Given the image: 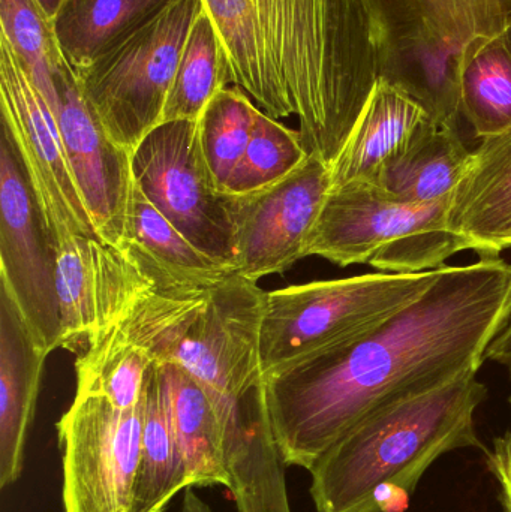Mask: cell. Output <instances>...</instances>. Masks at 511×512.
Here are the masks:
<instances>
[{"instance_id":"1","label":"cell","mask_w":511,"mask_h":512,"mask_svg":"<svg viewBox=\"0 0 511 512\" xmlns=\"http://www.w3.org/2000/svg\"><path fill=\"white\" fill-rule=\"evenodd\" d=\"M511 319V264L446 265L413 303L363 336L264 375L285 466L309 469L351 427L396 400L479 373Z\"/></svg>"},{"instance_id":"2","label":"cell","mask_w":511,"mask_h":512,"mask_svg":"<svg viewBox=\"0 0 511 512\" xmlns=\"http://www.w3.org/2000/svg\"><path fill=\"white\" fill-rule=\"evenodd\" d=\"M231 83L273 119L296 116L309 155L332 165L378 81L362 0H201Z\"/></svg>"},{"instance_id":"3","label":"cell","mask_w":511,"mask_h":512,"mask_svg":"<svg viewBox=\"0 0 511 512\" xmlns=\"http://www.w3.org/2000/svg\"><path fill=\"white\" fill-rule=\"evenodd\" d=\"M488 397L477 373L389 403L351 427L314 463L318 512H405L429 468L444 454L488 448L476 412Z\"/></svg>"},{"instance_id":"4","label":"cell","mask_w":511,"mask_h":512,"mask_svg":"<svg viewBox=\"0 0 511 512\" xmlns=\"http://www.w3.org/2000/svg\"><path fill=\"white\" fill-rule=\"evenodd\" d=\"M453 197L408 203L374 183L332 189L309 236L306 256L339 267L369 264L380 273L416 274L446 267L462 251H473L452 233Z\"/></svg>"},{"instance_id":"5","label":"cell","mask_w":511,"mask_h":512,"mask_svg":"<svg viewBox=\"0 0 511 512\" xmlns=\"http://www.w3.org/2000/svg\"><path fill=\"white\" fill-rule=\"evenodd\" d=\"M440 271H377L267 292L260 334L263 375L374 330L422 297Z\"/></svg>"},{"instance_id":"6","label":"cell","mask_w":511,"mask_h":512,"mask_svg":"<svg viewBox=\"0 0 511 512\" xmlns=\"http://www.w3.org/2000/svg\"><path fill=\"white\" fill-rule=\"evenodd\" d=\"M201 11V0H176L119 47L74 71L105 131L126 152L161 125L183 47Z\"/></svg>"},{"instance_id":"7","label":"cell","mask_w":511,"mask_h":512,"mask_svg":"<svg viewBox=\"0 0 511 512\" xmlns=\"http://www.w3.org/2000/svg\"><path fill=\"white\" fill-rule=\"evenodd\" d=\"M131 170L135 185L198 251L236 271L228 195L201 158L197 122L156 126L131 153Z\"/></svg>"},{"instance_id":"8","label":"cell","mask_w":511,"mask_h":512,"mask_svg":"<svg viewBox=\"0 0 511 512\" xmlns=\"http://www.w3.org/2000/svg\"><path fill=\"white\" fill-rule=\"evenodd\" d=\"M143 396L132 409L77 396L57 423L65 512H135Z\"/></svg>"},{"instance_id":"9","label":"cell","mask_w":511,"mask_h":512,"mask_svg":"<svg viewBox=\"0 0 511 512\" xmlns=\"http://www.w3.org/2000/svg\"><path fill=\"white\" fill-rule=\"evenodd\" d=\"M266 294L255 280L231 274L213 288L162 363L191 373L215 406L264 390L260 334Z\"/></svg>"},{"instance_id":"10","label":"cell","mask_w":511,"mask_h":512,"mask_svg":"<svg viewBox=\"0 0 511 512\" xmlns=\"http://www.w3.org/2000/svg\"><path fill=\"white\" fill-rule=\"evenodd\" d=\"M57 252L20 150L8 126L0 135V286L14 298L36 343L60 348Z\"/></svg>"},{"instance_id":"11","label":"cell","mask_w":511,"mask_h":512,"mask_svg":"<svg viewBox=\"0 0 511 512\" xmlns=\"http://www.w3.org/2000/svg\"><path fill=\"white\" fill-rule=\"evenodd\" d=\"M0 111L20 150L54 245L74 236L101 240L69 165L56 117L21 60L0 39Z\"/></svg>"},{"instance_id":"12","label":"cell","mask_w":511,"mask_h":512,"mask_svg":"<svg viewBox=\"0 0 511 512\" xmlns=\"http://www.w3.org/2000/svg\"><path fill=\"white\" fill-rule=\"evenodd\" d=\"M332 191V165L309 155L293 173L260 191L228 195L236 273L258 280L306 258L309 236Z\"/></svg>"},{"instance_id":"13","label":"cell","mask_w":511,"mask_h":512,"mask_svg":"<svg viewBox=\"0 0 511 512\" xmlns=\"http://www.w3.org/2000/svg\"><path fill=\"white\" fill-rule=\"evenodd\" d=\"M56 98L50 105L75 182L96 234L117 246L125 237L131 195V153L117 146L84 98L68 62L54 74Z\"/></svg>"},{"instance_id":"14","label":"cell","mask_w":511,"mask_h":512,"mask_svg":"<svg viewBox=\"0 0 511 512\" xmlns=\"http://www.w3.org/2000/svg\"><path fill=\"white\" fill-rule=\"evenodd\" d=\"M48 354L0 286V487L17 483Z\"/></svg>"},{"instance_id":"15","label":"cell","mask_w":511,"mask_h":512,"mask_svg":"<svg viewBox=\"0 0 511 512\" xmlns=\"http://www.w3.org/2000/svg\"><path fill=\"white\" fill-rule=\"evenodd\" d=\"M375 47L378 80L410 96L435 125L458 131L462 50L428 30L380 39Z\"/></svg>"},{"instance_id":"16","label":"cell","mask_w":511,"mask_h":512,"mask_svg":"<svg viewBox=\"0 0 511 512\" xmlns=\"http://www.w3.org/2000/svg\"><path fill=\"white\" fill-rule=\"evenodd\" d=\"M449 228L465 237L480 258L511 249V129L473 150L453 195Z\"/></svg>"},{"instance_id":"17","label":"cell","mask_w":511,"mask_h":512,"mask_svg":"<svg viewBox=\"0 0 511 512\" xmlns=\"http://www.w3.org/2000/svg\"><path fill=\"white\" fill-rule=\"evenodd\" d=\"M410 96L378 80L347 143L332 164V189L348 183H375L431 123Z\"/></svg>"},{"instance_id":"18","label":"cell","mask_w":511,"mask_h":512,"mask_svg":"<svg viewBox=\"0 0 511 512\" xmlns=\"http://www.w3.org/2000/svg\"><path fill=\"white\" fill-rule=\"evenodd\" d=\"M374 41L428 30L455 48L480 36L503 35L511 0H362Z\"/></svg>"},{"instance_id":"19","label":"cell","mask_w":511,"mask_h":512,"mask_svg":"<svg viewBox=\"0 0 511 512\" xmlns=\"http://www.w3.org/2000/svg\"><path fill=\"white\" fill-rule=\"evenodd\" d=\"M161 367L177 444L188 469L191 487H230L224 457V429L203 385L174 363Z\"/></svg>"},{"instance_id":"20","label":"cell","mask_w":511,"mask_h":512,"mask_svg":"<svg viewBox=\"0 0 511 512\" xmlns=\"http://www.w3.org/2000/svg\"><path fill=\"white\" fill-rule=\"evenodd\" d=\"M176 0H66L54 17L60 50L74 71L119 47Z\"/></svg>"},{"instance_id":"21","label":"cell","mask_w":511,"mask_h":512,"mask_svg":"<svg viewBox=\"0 0 511 512\" xmlns=\"http://www.w3.org/2000/svg\"><path fill=\"white\" fill-rule=\"evenodd\" d=\"M188 487V469L174 435L164 376L161 367L153 363L143 388L135 512H165L174 496Z\"/></svg>"},{"instance_id":"22","label":"cell","mask_w":511,"mask_h":512,"mask_svg":"<svg viewBox=\"0 0 511 512\" xmlns=\"http://www.w3.org/2000/svg\"><path fill=\"white\" fill-rule=\"evenodd\" d=\"M471 161L473 150L458 131L431 122L374 185L408 203H434L455 195Z\"/></svg>"},{"instance_id":"23","label":"cell","mask_w":511,"mask_h":512,"mask_svg":"<svg viewBox=\"0 0 511 512\" xmlns=\"http://www.w3.org/2000/svg\"><path fill=\"white\" fill-rule=\"evenodd\" d=\"M461 114L480 140L511 129V53L503 35L480 36L461 53Z\"/></svg>"},{"instance_id":"24","label":"cell","mask_w":511,"mask_h":512,"mask_svg":"<svg viewBox=\"0 0 511 512\" xmlns=\"http://www.w3.org/2000/svg\"><path fill=\"white\" fill-rule=\"evenodd\" d=\"M150 259L179 279L200 285H218L236 273L198 251L146 197L132 185L126 210L125 237Z\"/></svg>"},{"instance_id":"25","label":"cell","mask_w":511,"mask_h":512,"mask_svg":"<svg viewBox=\"0 0 511 512\" xmlns=\"http://www.w3.org/2000/svg\"><path fill=\"white\" fill-rule=\"evenodd\" d=\"M231 83L230 66L216 27L201 11L189 32L165 102L162 122H198L207 105Z\"/></svg>"},{"instance_id":"26","label":"cell","mask_w":511,"mask_h":512,"mask_svg":"<svg viewBox=\"0 0 511 512\" xmlns=\"http://www.w3.org/2000/svg\"><path fill=\"white\" fill-rule=\"evenodd\" d=\"M260 108L239 87H225L207 105L197 122L198 147L218 191L228 182L251 140Z\"/></svg>"},{"instance_id":"27","label":"cell","mask_w":511,"mask_h":512,"mask_svg":"<svg viewBox=\"0 0 511 512\" xmlns=\"http://www.w3.org/2000/svg\"><path fill=\"white\" fill-rule=\"evenodd\" d=\"M153 363L135 346L111 339L90 340L75 360V394L104 397L120 409L135 408Z\"/></svg>"},{"instance_id":"28","label":"cell","mask_w":511,"mask_h":512,"mask_svg":"<svg viewBox=\"0 0 511 512\" xmlns=\"http://www.w3.org/2000/svg\"><path fill=\"white\" fill-rule=\"evenodd\" d=\"M0 29V39L17 54L48 105L53 104L54 74L66 63L53 18L36 0H0Z\"/></svg>"},{"instance_id":"29","label":"cell","mask_w":511,"mask_h":512,"mask_svg":"<svg viewBox=\"0 0 511 512\" xmlns=\"http://www.w3.org/2000/svg\"><path fill=\"white\" fill-rule=\"evenodd\" d=\"M93 240L74 236L57 246V297L62 337L60 348L80 355L96 321V276Z\"/></svg>"},{"instance_id":"30","label":"cell","mask_w":511,"mask_h":512,"mask_svg":"<svg viewBox=\"0 0 511 512\" xmlns=\"http://www.w3.org/2000/svg\"><path fill=\"white\" fill-rule=\"evenodd\" d=\"M308 156L299 131L260 110L245 155L225 194L245 195L267 188L293 173Z\"/></svg>"},{"instance_id":"31","label":"cell","mask_w":511,"mask_h":512,"mask_svg":"<svg viewBox=\"0 0 511 512\" xmlns=\"http://www.w3.org/2000/svg\"><path fill=\"white\" fill-rule=\"evenodd\" d=\"M489 471L501 487V501L506 512H511V429L494 439L491 450L485 453Z\"/></svg>"},{"instance_id":"32","label":"cell","mask_w":511,"mask_h":512,"mask_svg":"<svg viewBox=\"0 0 511 512\" xmlns=\"http://www.w3.org/2000/svg\"><path fill=\"white\" fill-rule=\"evenodd\" d=\"M486 360L500 364L511 376V319L503 331L495 337L486 351Z\"/></svg>"},{"instance_id":"33","label":"cell","mask_w":511,"mask_h":512,"mask_svg":"<svg viewBox=\"0 0 511 512\" xmlns=\"http://www.w3.org/2000/svg\"><path fill=\"white\" fill-rule=\"evenodd\" d=\"M182 512H212L209 505L194 492V487L183 490Z\"/></svg>"},{"instance_id":"34","label":"cell","mask_w":511,"mask_h":512,"mask_svg":"<svg viewBox=\"0 0 511 512\" xmlns=\"http://www.w3.org/2000/svg\"><path fill=\"white\" fill-rule=\"evenodd\" d=\"M36 2H38L39 6L47 12L48 17L53 18L54 20V17H56L57 12L60 11V8H62L63 3H65L66 0H36Z\"/></svg>"},{"instance_id":"35","label":"cell","mask_w":511,"mask_h":512,"mask_svg":"<svg viewBox=\"0 0 511 512\" xmlns=\"http://www.w3.org/2000/svg\"><path fill=\"white\" fill-rule=\"evenodd\" d=\"M503 38H504V41H506L507 47H509V50L511 53V24L509 27H507L506 30H504Z\"/></svg>"},{"instance_id":"36","label":"cell","mask_w":511,"mask_h":512,"mask_svg":"<svg viewBox=\"0 0 511 512\" xmlns=\"http://www.w3.org/2000/svg\"><path fill=\"white\" fill-rule=\"evenodd\" d=\"M509 403H510V406H511V396L509 397Z\"/></svg>"}]
</instances>
